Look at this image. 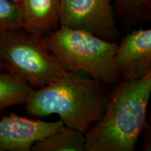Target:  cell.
<instances>
[{"label":"cell","mask_w":151,"mask_h":151,"mask_svg":"<svg viewBox=\"0 0 151 151\" xmlns=\"http://www.w3.org/2000/svg\"><path fill=\"white\" fill-rule=\"evenodd\" d=\"M150 94L151 72L138 80H122L109 94L101 118L85 134V150H134L147 118Z\"/></svg>","instance_id":"obj_1"},{"label":"cell","mask_w":151,"mask_h":151,"mask_svg":"<svg viewBox=\"0 0 151 151\" xmlns=\"http://www.w3.org/2000/svg\"><path fill=\"white\" fill-rule=\"evenodd\" d=\"M104 83L66 71L61 78L34 90L24 104L33 117L57 114L68 127L84 134L101 118L109 94Z\"/></svg>","instance_id":"obj_2"},{"label":"cell","mask_w":151,"mask_h":151,"mask_svg":"<svg viewBox=\"0 0 151 151\" xmlns=\"http://www.w3.org/2000/svg\"><path fill=\"white\" fill-rule=\"evenodd\" d=\"M41 43L65 71L86 73L104 84L118 83V44L80 29L62 27L41 37Z\"/></svg>","instance_id":"obj_3"},{"label":"cell","mask_w":151,"mask_h":151,"mask_svg":"<svg viewBox=\"0 0 151 151\" xmlns=\"http://www.w3.org/2000/svg\"><path fill=\"white\" fill-rule=\"evenodd\" d=\"M41 36L25 27L0 34V61L5 71L41 88L66 71L41 43Z\"/></svg>","instance_id":"obj_4"},{"label":"cell","mask_w":151,"mask_h":151,"mask_svg":"<svg viewBox=\"0 0 151 151\" xmlns=\"http://www.w3.org/2000/svg\"><path fill=\"white\" fill-rule=\"evenodd\" d=\"M60 26L113 42L119 35L111 0H60Z\"/></svg>","instance_id":"obj_5"},{"label":"cell","mask_w":151,"mask_h":151,"mask_svg":"<svg viewBox=\"0 0 151 151\" xmlns=\"http://www.w3.org/2000/svg\"><path fill=\"white\" fill-rule=\"evenodd\" d=\"M64 125L61 120L46 122L14 113L0 120V151H30L36 143Z\"/></svg>","instance_id":"obj_6"},{"label":"cell","mask_w":151,"mask_h":151,"mask_svg":"<svg viewBox=\"0 0 151 151\" xmlns=\"http://www.w3.org/2000/svg\"><path fill=\"white\" fill-rule=\"evenodd\" d=\"M120 80L141 79L151 72V29L134 30L122 38L114 57Z\"/></svg>","instance_id":"obj_7"},{"label":"cell","mask_w":151,"mask_h":151,"mask_svg":"<svg viewBox=\"0 0 151 151\" xmlns=\"http://www.w3.org/2000/svg\"><path fill=\"white\" fill-rule=\"evenodd\" d=\"M24 26L41 36L60 27V0H19Z\"/></svg>","instance_id":"obj_8"},{"label":"cell","mask_w":151,"mask_h":151,"mask_svg":"<svg viewBox=\"0 0 151 151\" xmlns=\"http://www.w3.org/2000/svg\"><path fill=\"white\" fill-rule=\"evenodd\" d=\"M86 137L82 132L64 124L32 148L33 151H83Z\"/></svg>","instance_id":"obj_9"},{"label":"cell","mask_w":151,"mask_h":151,"mask_svg":"<svg viewBox=\"0 0 151 151\" xmlns=\"http://www.w3.org/2000/svg\"><path fill=\"white\" fill-rule=\"evenodd\" d=\"M34 90L20 77L0 71V111L13 106L24 104Z\"/></svg>","instance_id":"obj_10"},{"label":"cell","mask_w":151,"mask_h":151,"mask_svg":"<svg viewBox=\"0 0 151 151\" xmlns=\"http://www.w3.org/2000/svg\"><path fill=\"white\" fill-rule=\"evenodd\" d=\"M116 11L127 23L148 21L151 17V0H111Z\"/></svg>","instance_id":"obj_11"},{"label":"cell","mask_w":151,"mask_h":151,"mask_svg":"<svg viewBox=\"0 0 151 151\" xmlns=\"http://www.w3.org/2000/svg\"><path fill=\"white\" fill-rule=\"evenodd\" d=\"M23 26L18 3L11 0H0V34Z\"/></svg>","instance_id":"obj_12"},{"label":"cell","mask_w":151,"mask_h":151,"mask_svg":"<svg viewBox=\"0 0 151 151\" xmlns=\"http://www.w3.org/2000/svg\"><path fill=\"white\" fill-rule=\"evenodd\" d=\"M150 125L148 124V120L147 118L146 119L144 126L143 128V132H144L143 134V146H142V149L144 150H150V140L148 139V133L150 132Z\"/></svg>","instance_id":"obj_13"},{"label":"cell","mask_w":151,"mask_h":151,"mask_svg":"<svg viewBox=\"0 0 151 151\" xmlns=\"http://www.w3.org/2000/svg\"><path fill=\"white\" fill-rule=\"evenodd\" d=\"M0 71H6L4 68L2 64H1V61H0Z\"/></svg>","instance_id":"obj_14"},{"label":"cell","mask_w":151,"mask_h":151,"mask_svg":"<svg viewBox=\"0 0 151 151\" xmlns=\"http://www.w3.org/2000/svg\"><path fill=\"white\" fill-rule=\"evenodd\" d=\"M11 1H14V2H18V1H19V0H11Z\"/></svg>","instance_id":"obj_15"}]
</instances>
